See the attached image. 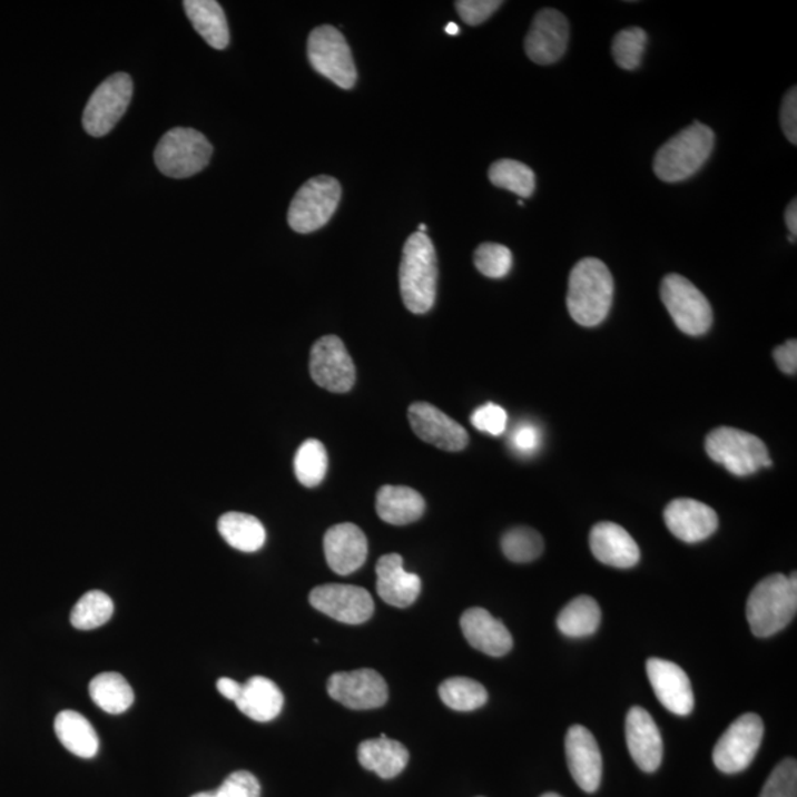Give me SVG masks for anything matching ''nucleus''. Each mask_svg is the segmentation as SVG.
<instances>
[{
  "mask_svg": "<svg viewBox=\"0 0 797 797\" xmlns=\"http://www.w3.org/2000/svg\"><path fill=\"white\" fill-rule=\"evenodd\" d=\"M541 797H561V796H560V795H557V794H545V795H543V796H541Z\"/></svg>",
  "mask_w": 797,
  "mask_h": 797,
  "instance_id": "nucleus-52",
  "label": "nucleus"
},
{
  "mask_svg": "<svg viewBox=\"0 0 797 797\" xmlns=\"http://www.w3.org/2000/svg\"><path fill=\"white\" fill-rule=\"evenodd\" d=\"M489 179L495 187L506 189L522 198L531 197L537 187L531 167L509 158L493 163L489 169Z\"/></svg>",
  "mask_w": 797,
  "mask_h": 797,
  "instance_id": "nucleus-36",
  "label": "nucleus"
},
{
  "mask_svg": "<svg viewBox=\"0 0 797 797\" xmlns=\"http://www.w3.org/2000/svg\"><path fill=\"white\" fill-rule=\"evenodd\" d=\"M134 81L129 75L117 72L108 77L89 98L83 111V128L95 138L110 134L132 101Z\"/></svg>",
  "mask_w": 797,
  "mask_h": 797,
  "instance_id": "nucleus-10",
  "label": "nucleus"
},
{
  "mask_svg": "<svg viewBox=\"0 0 797 797\" xmlns=\"http://www.w3.org/2000/svg\"><path fill=\"white\" fill-rule=\"evenodd\" d=\"M565 759L573 780L587 794L601 785L602 756L596 737L582 726H573L565 736Z\"/></svg>",
  "mask_w": 797,
  "mask_h": 797,
  "instance_id": "nucleus-18",
  "label": "nucleus"
},
{
  "mask_svg": "<svg viewBox=\"0 0 797 797\" xmlns=\"http://www.w3.org/2000/svg\"><path fill=\"white\" fill-rule=\"evenodd\" d=\"M592 554L602 564L618 569H631L641 559L636 539L619 524L601 522L590 533Z\"/></svg>",
  "mask_w": 797,
  "mask_h": 797,
  "instance_id": "nucleus-23",
  "label": "nucleus"
},
{
  "mask_svg": "<svg viewBox=\"0 0 797 797\" xmlns=\"http://www.w3.org/2000/svg\"><path fill=\"white\" fill-rule=\"evenodd\" d=\"M797 579L776 573L762 579L747 600L746 616L751 632L759 638L776 636L795 619Z\"/></svg>",
  "mask_w": 797,
  "mask_h": 797,
  "instance_id": "nucleus-3",
  "label": "nucleus"
},
{
  "mask_svg": "<svg viewBox=\"0 0 797 797\" xmlns=\"http://www.w3.org/2000/svg\"><path fill=\"white\" fill-rule=\"evenodd\" d=\"M439 696L443 703L459 712H471L482 708L488 701V691L474 679L456 677L446 679L439 687Z\"/></svg>",
  "mask_w": 797,
  "mask_h": 797,
  "instance_id": "nucleus-33",
  "label": "nucleus"
},
{
  "mask_svg": "<svg viewBox=\"0 0 797 797\" xmlns=\"http://www.w3.org/2000/svg\"><path fill=\"white\" fill-rule=\"evenodd\" d=\"M184 8L194 29L207 45L219 51L228 47L229 26L224 8L219 3L215 0H187L184 2Z\"/></svg>",
  "mask_w": 797,
  "mask_h": 797,
  "instance_id": "nucleus-28",
  "label": "nucleus"
},
{
  "mask_svg": "<svg viewBox=\"0 0 797 797\" xmlns=\"http://www.w3.org/2000/svg\"><path fill=\"white\" fill-rule=\"evenodd\" d=\"M407 419L416 436L439 450L459 452L469 445V433L463 425L427 402L412 403Z\"/></svg>",
  "mask_w": 797,
  "mask_h": 797,
  "instance_id": "nucleus-15",
  "label": "nucleus"
},
{
  "mask_svg": "<svg viewBox=\"0 0 797 797\" xmlns=\"http://www.w3.org/2000/svg\"><path fill=\"white\" fill-rule=\"evenodd\" d=\"M445 31L447 35L456 36L460 35V27L455 24V22H450V24L445 27Z\"/></svg>",
  "mask_w": 797,
  "mask_h": 797,
  "instance_id": "nucleus-49",
  "label": "nucleus"
},
{
  "mask_svg": "<svg viewBox=\"0 0 797 797\" xmlns=\"http://www.w3.org/2000/svg\"><path fill=\"white\" fill-rule=\"evenodd\" d=\"M53 728H56L58 740L70 754L83 759L97 756L98 734L83 715L75 712V710H62L57 715Z\"/></svg>",
  "mask_w": 797,
  "mask_h": 797,
  "instance_id": "nucleus-29",
  "label": "nucleus"
},
{
  "mask_svg": "<svg viewBox=\"0 0 797 797\" xmlns=\"http://www.w3.org/2000/svg\"><path fill=\"white\" fill-rule=\"evenodd\" d=\"M660 298L682 333L697 337L712 327L714 312L708 298L683 276L666 275L660 285Z\"/></svg>",
  "mask_w": 797,
  "mask_h": 797,
  "instance_id": "nucleus-8",
  "label": "nucleus"
},
{
  "mask_svg": "<svg viewBox=\"0 0 797 797\" xmlns=\"http://www.w3.org/2000/svg\"><path fill=\"white\" fill-rule=\"evenodd\" d=\"M774 360H776V364L783 373L795 375L797 371L796 340H787L783 346H778L776 351H774Z\"/></svg>",
  "mask_w": 797,
  "mask_h": 797,
  "instance_id": "nucleus-46",
  "label": "nucleus"
},
{
  "mask_svg": "<svg viewBox=\"0 0 797 797\" xmlns=\"http://www.w3.org/2000/svg\"><path fill=\"white\" fill-rule=\"evenodd\" d=\"M601 623V609L594 598L581 596L570 601L557 618V628L570 638L594 636Z\"/></svg>",
  "mask_w": 797,
  "mask_h": 797,
  "instance_id": "nucleus-32",
  "label": "nucleus"
},
{
  "mask_svg": "<svg viewBox=\"0 0 797 797\" xmlns=\"http://www.w3.org/2000/svg\"><path fill=\"white\" fill-rule=\"evenodd\" d=\"M627 742L633 762L645 773L658 771L663 759V740L658 724L640 706H633L627 717Z\"/></svg>",
  "mask_w": 797,
  "mask_h": 797,
  "instance_id": "nucleus-20",
  "label": "nucleus"
},
{
  "mask_svg": "<svg viewBox=\"0 0 797 797\" xmlns=\"http://www.w3.org/2000/svg\"><path fill=\"white\" fill-rule=\"evenodd\" d=\"M461 629L473 649L492 658H502L513 649V637L505 624L480 607L464 611Z\"/></svg>",
  "mask_w": 797,
  "mask_h": 797,
  "instance_id": "nucleus-22",
  "label": "nucleus"
},
{
  "mask_svg": "<svg viewBox=\"0 0 797 797\" xmlns=\"http://www.w3.org/2000/svg\"><path fill=\"white\" fill-rule=\"evenodd\" d=\"M328 470V455L323 442L307 439L294 456V473L298 482L306 488H315L323 483Z\"/></svg>",
  "mask_w": 797,
  "mask_h": 797,
  "instance_id": "nucleus-35",
  "label": "nucleus"
},
{
  "mask_svg": "<svg viewBox=\"0 0 797 797\" xmlns=\"http://www.w3.org/2000/svg\"><path fill=\"white\" fill-rule=\"evenodd\" d=\"M663 518L670 533L687 543L705 541L712 537L719 527L717 511L690 498L669 502Z\"/></svg>",
  "mask_w": 797,
  "mask_h": 797,
  "instance_id": "nucleus-19",
  "label": "nucleus"
},
{
  "mask_svg": "<svg viewBox=\"0 0 797 797\" xmlns=\"http://www.w3.org/2000/svg\"><path fill=\"white\" fill-rule=\"evenodd\" d=\"M786 225L787 228H789V242L796 243V235H797V201L794 199L789 204V207H787L786 210Z\"/></svg>",
  "mask_w": 797,
  "mask_h": 797,
  "instance_id": "nucleus-48",
  "label": "nucleus"
},
{
  "mask_svg": "<svg viewBox=\"0 0 797 797\" xmlns=\"http://www.w3.org/2000/svg\"><path fill=\"white\" fill-rule=\"evenodd\" d=\"M705 447L715 463L726 466L738 478L755 474L773 464L767 445L755 434L738 429H715L706 437Z\"/></svg>",
  "mask_w": 797,
  "mask_h": 797,
  "instance_id": "nucleus-6",
  "label": "nucleus"
},
{
  "mask_svg": "<svg viewBox=\"0 0 797 797\" xmlns=\"http://www.w3.org/2000/svg\"><path fill=\"white\" fill-rule=\"evenodd\" d=\"M375 509L383 522L406 527L423 518L425 501L414 489L386 484L378 489Z\"/></svg>",
  "mask_w": 797,
  "mask_h": 797,
  "instance_id": "nucleus-26",
  "label": "nucleus"
},
{
  "mask_svg": "<svg viewBox=\"0 0 797 797\" xmlns=\"http://www.w3.org/2000/svg\"><path fill=\"white\" fill-rule=\"evenodd\" d=\"M474 265L488 278L501 279L513 267V253L502 244L483 243L474 252Z\"/></svg>",
  "mask_w": 797,
  "mask_h": 797,
  "instance_id": "nucleus-39",
  "label": "nucleus"
},
{
  "mask_svg": "<svg viewBox=\"0 0 797 797\" xmlns=\"http://www.w3.org/2000/svg\"><path fill=\"white\" fill-rule=\"evenodd\" d=\"M311 375L316 386L333 393H347L356 382V370L346 346L337 335H325L311 351Z\"/></svg>",
  "mask_w": 797,
  "mask_h": 797,
  "instance_id": "nucleus-12",
  "label": "nucleus"
},
{
  "mask_svg": "<svg viewBox=\"0 0 797 797\" xmlns=\"http://www.w3.org/2000/svg\"><path fill=\"white\" fill-rule=\"evenodd\" d=\"M647 42V33L640 27H631V29L620 30L614 36L613 45H611V53L616 65L623 70H636L640 67L642 57H645Z\"/></svg>",
  "mask_w": 797,
  "mask_h": 797,
  "instance_id": "nucleus-38",
  "label": "nucleus"
},
{
  "mask_svg": "<svg viewBox=\"0 0 797 797\" xmlns=\"http://www.w3.org/2000/svg\"><path fill=\"white\" fill-rule=\"evenodd\" d=\"M211 144L196 129L175 128L158 142L154 160L169 178L184 179L199 174L210 163Z\"/></svg>",
  "mask_w": 797,
  "mask_h": 797,
  "instance_id": "nucleus-5",
  "label": "nucleus"
},
{
  "mask_svg": "<svg viewBox=\"0 0 797 797\" xmlns=\"http://www.w3.org/2000/svg\"><path fill=\"white\" fill-rule=\"evenodd\" d=\"M781 128L791 144H797V90L794 86L786 94L781 106Z\"/></svg>",
  "mask_w": 797,
  "mask_h": 797,
  "instance_id": "nucleus-45",
  "label": "nucleus"
},
{
  "mask_svg": "<svg viewBox=\"0 0 797 797\" xmlns=\"http://www.w3.org/2000/svg\"><path fill=\"white\" fill-rule=\"evenodd\" d=\"M613 294L614 283L609 267L600 259L587 257L570 272L569 314L582 327H597L609 316Z\"/></svg>",
  "mask_w": 797,
  "mask_h": 797,
  "instance_id": "nucleus-1",
  "label": "nucleus"
},
{
  "mask_svg": "<svg viewBox=\"0 0 797 797\" xmlns=\"http://www.w3.org/2000/svg\"><path fill=\"white\" fill-rule=\"evenodd\" d=\"M216 687L217 691H219L225 699L234 701V703L239 699L243 692V683L234 681V679L230 678H220L219 681L216 682Z\"/></svg>",
  "mask_w": 797,
  "mask_h": 797,
  "instance_id": "nucleus-47",
  "label": "nucleus"
},
{
  "mask_svg": "<svg viewBox=\"0 0 797 797\" xmlns=\"http://www.w3.org/2000/svg\"><path fill=\"white\" fill-rule=\"evenodd\" d=\"M324 551L333 572L347 577L364 565L368 555V541L356 524H335L325 533Z\"/></svg>",
  "mask_w": 797,
  "mask_h": 797,
  "instance_id": "nucleus-21",
  "label": "nucleus"
},
{
  "mask_svg": "<svg viewBox=\"0 0 797 797\" xmlns=\"http://www.w3.org/2000/svg\"><path fill=\"white\" fill-rule=\"evenodd\" d=\"M425 230H427V226H425L424 224H421V225L419 226V233L425 234Z\"/></svg>",
  "mask_w": 797,
  "mask_h": 797,
  "instance_id": "nucleus-51",
  "label": "nucleus"
},
{
  "mask_svg": "<svg viewBox=\"0 0 797 797\" xmlns=\"http://www.w3.org/2000/svg\"><path fill=\"white\" fill-rule=\"evenodd\" d=\"M501 547L513 563H531L541 557L543 539L534 529L514 528L502 537Z\"/></svg>",
  "mask_w": 797,
  "mask_h": 797,
  "instance_id": "nucleus-37",
  "label": "nucleus"
},
{
  "mask_svg": "<svg viewBox=\"0 0 797 797\" xmlns=\"http://www.w3.org/2000/svg\"><path fill=\"white\" fill-rule=\"evenodd\" d=\"M89 696L99 709L110 715L125 714L135 700L132 687L117 672L97 675L89 683Z\"/></svg>",
  "mask_w": 797,
  "mask_h": 797,
  "instance_id": "nucleus-31",
  "label": "nucleus"
},
{
  "mask_svg": "<svg viewBox=\"0 0 797 797\" xmlns=\"http://www.w3.org/2000/svg\"><path fill=\"white\" fill-rule=\"evenodd\" d=\"M191 797H215V795H213V791H201V794H197Z\"/></svg>",
  "mask_w": 797,
  "mask_h": 797,
  "instance_id": "nucleus-50",
  "label": "nucleus"
},
{
  "mask_svg": "<svg viewBox=\"0 0 797 797\" xmlns=\"http://www.w3.org/2000/svg\"><path fill=\"white\" fill-rule=\"evenodd\" d=\"M568 18L557 9H542L533 18L524 40L528 57L539 66H551L561 60L568 49Z\"/></svg>",
  "mask_w": 797,
  "mask_h": 797,
  "instance_id": "nucleus-16",
  "label": "nucleus"
},
{
  "mask_svg": "<svg viewBox=\"0 0 797 797\" xmlns=\"http://www.w3.org/2000/svg\"><path fill=\"white\" fill-rule=\"evenodd\" d=\"M714 147V130L696 121L659 149L655 157V174L663 183H682L705 166Z\"/></svg>",
  "mask_w": 797,
  "mask_h": 797,
  "instance_id": "nucleus-4",
  "label": "nucleus"
},
{
  "mask_svg": "<svg viewBox=\"0 0 797 797\" xmlns=\"http://www.w3.org/2000/svg\"><path fill=\"white\" fill-rule=\"evenodd\" d=\"M647 677L660 703L678 717H687L695 709V692L690 678L677 663L663 659L647 660Z\"/></svg>",
  "mask_w": 797,
  "mask_h": 797,
  "instance_id": "nucleus-17",
  "label": "nucleus"
},
{
  "mask_svg": "<svg viewBox=\"0 0 797 797\" xmlns=\"http://www.w3.org/2000/svg\"><path fill=\"white\" fill-rule=\"evenodd\" d=\"M307 58L312 68L327 77L342 89H352L357 71L351 47L342 31L333 26H321L312 30L307 40Z\"/></svg>",
  "mask_w": 797,
  "mask_h": 797,
  "instance_id": "nucleus-9",
  "label": "nucleus"
},
{
  "mask_svg": "<svg viewBox=\"0 0 797 797\" xmlns=\"http://www.w3.org/2000/svg\"><path fill=\"white\" fill-rule=\"evenodd\" d=\"M764 738V722L758 715L746 714L736 719L714 750V764L724 774H738L749 768Z\"/></svg>",
  "mask_w": 797,
  "mask_h": 797,
  "instance_id": "nucleus-11",
  "label": "nucleus"
},
{
  "mask_svg": "<svg viewBox=\"0 0 797 797\" xmlns=\"http://www.w3.org/2000/svg\"><path fill=\"white\" fill-rule=\"evenodd\" d=\"M398 285L406 309L427 314L436 301L437 257L432 239L423 233L412 234L403 246Z\"/></svg>",
  "mask_w": 797,
  "mask_h": 797,
  "instance_id": "nucleus-2",
  "label": "nucleus"
},
{
  "mask_svg": "<svg viewBox=\"0 0 797 797\" xmlns=\"http://www.w3.org/2000/svg\"><path fill=\"white\" fill-rule=\"evenodd\" d=\"M342 187L332 176H316L303 184L288 208L289 228L298 234L324 228L337 210Z\"/></svg>",
  "mask_w": 797,
  "mask_h": 797,
  "instance_id": "nucleus-7",
  "label": "nucleus"
},
{
  "mask_svg": "<svg viewBox=\"0 0 797 797\" xmlns=\"http://www.w3.org/2000/svg\"><path fill=\"white\" fill-rule=\"evenodd\" d=\"M327 691L332 699L353 710L378 709L388 699L386 681L373 669L335 672L328 679Z\"/></svg>",
  "mask_w": 797,
  "mask_h": 797,
  "instance_id": "nucleus-13",
  "label": "nucleus"
},
{
  "mask_svg": "<svg viewBox=\"0 0 797 797\" xmlns=\"http://www.w3.org/2000/svg\"><path fill=\"white\" fill-rule=\"evenodd\" d=\"M360 764L368 771L377 774L384 780L395 778L410 762V751L396 740L386 736L362 741L357 749Z\"/></svg>",
  "mask_w": 797,
  "mask_h": 797,
  "instance_id": "nucleus-25",
  "label": "nucleus"
},
{
  "mask_svg": "<svg viewBox=\"0 0 797 797\" xmlns=\"http://www.w3.org/2000/svg\"><path fill=\"white\" fill-rule=\"evenodd\" d=\"M239 712L257 722H269L283 710L284 696L278 686L265 677H253L243 683V692L235 701Z\"/></svg>",
  "mask_w": 797,
  "mask_h": 797,
  "instance_id": "nucleus-27",
  "label": "nucleus"
},
{
  "mask_svg": "<svg viewBox=\"0 0 797 797\" xmlns=\"http://www.w3.org/2000/svg\"><path fill=\"white\" fill-rule=\"evenodd\" d=\"M502 7L501 0H460L455 2L461 20L469 26H479Z\"/></svg>",
  "mask_w": 797,
  "mask_h": 797,
  "instance_id": "nucleus-43",
  "label": "nucleus"
},
{
  "mask_svg": "<svg viewBox=\"0 0 797 797\" xmlns=\"http://www.w3.org/2000/svg\"><path fill=\"white\" fill-rule=\"evenodd\" d=\"M220 537L228 545L243 552L259 551L266 542L264 524L255 515L246 513H226L217 522Z\"/></svg>",
  "mask_w": 797,
  "mask_h": 797,
  "instance_id": "nucleus-30",
  "label": "nucleus"
},
{
  "mask_svg": "<svg viewBox=\"0 0 797 797\" xmlns=\"http://www.w3.org/2000/svg\"><path fill=\"white\" fill-rule=\"evenodd\" d=\"M314 609L338 622L361 624L373 618L374 600L364 588L329 583L314 588L309 596Z\"/></svg>",
  "mask_w": 797,
  "mask_h": 797,
  "instance_id": "nucleus-14",
  "label": "nucleus"
},
{
  "mask_svg": "<svg viewBox=\"0 0 797 797\" xmlns=\"http://www.w3.org/2000/svg\"><path fill=\"white\" fill-rule=\"evenodd\" d=\"M471 424L479 432L491 434V436H501V434L505 433L506 425H509V414H506L504 407L496 405V403H484L471 415Z\"/></svg>",
  "mask_w": 797,
  "mask_h": 797,
  "instance_id": "nucleus-41",
  "label": "nucleus"
},
{
  "mask_svg": "<svg viewBox=\"0 0 797 797\" xmlns=\"http://www.w3.org/2000/svg\"><path fill=\"white\" fill-rule=\"evenodd\" d=\"M260 783L252 773L237 771L230 774L217 790L215 797H260Z\"/></svg>",
  "mask_w": 797,
  "mask_h": 797,
  "instance_id": "nucleus-42",
  "label": "nucleus"
},
{
  "mask_svg": "<svg viewBox=\"0 0 797 797\" xmlns=\"http://www.w3.org/2000/svg\"><path fill=\"white\" fill-rule=\"evenodd\" d=\"M115 613V602L102 591L86 592L72 607L70 622L79 631H92L106 624Z\"/></svg>",
  "mask_w": 797,
  "mask_h": 797,
  "instance_id": "nucleus-34",
  "label": "nucleus"
},
{
  "mask_svg": "<svg viewBox=\"0 0 797 797\" xmlns=\"http://www.w3.org/2000/svg\"><path fill=\"white\" fill-rule=\"evenodd\" d=\"M759 797H797V764L787 758L778 764L765 781Z\"/></svg>",
  "mask_w": 797,
  "mask_h": 797,
  "instance_id": "nucleus-40",
  "label": "nucleus"
},
{
  "mask_svg": "<svg viewBox=\"0 0 797 797\" xmlns=\"http://www.w3.org/2000/svg\"><path fill=\"white\" fill-rule=\"evenodd\" d=\"M511 447L515 451V454L520 456H532L537 454L539 447L542 446V433L541 429L537 424L520 423L518 427L513 430L510 439Z\"/></svg>",
  "mask_w": 797,
  "mask_h": 797,
  "instance_id": "nucleus-44",
  "label": "nucleus"
},
{
  "mask_svg": "<svg viewBox=\"0 0 797 797\" xmlns=\"http://www.w3.org/2000/svg\"><path fill=\"white\" fill-rule=\"evenodd\" d=\"M375 572H377V592L384 602L398 609L414 604L421 592V579L419 574L403 569L402 555H383L378 560Z\"/></svg>",
  "mask_w": 797,
  "mask_h": 797,
  "instance_id": "nucleus-24",
  "label": "nucleus"
}]
</instances>
